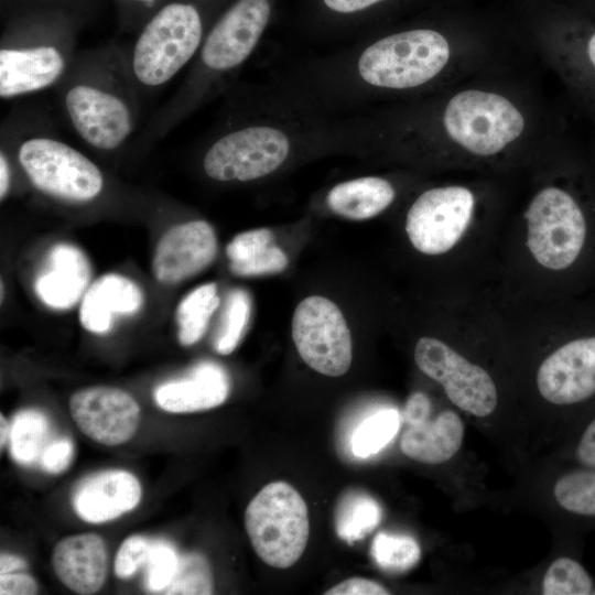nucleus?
I'll list each match as a JSON object with an SVG mask.
<instances>
[{"label": "nucleus", "mask_w": 595, "mask_h": 595, "mask_svg": "<svg viewBox=\"0 0 595 595\" xmlns=\"http://www.w3.org/2000/svg\"><path fill=\"white\" fill-rule=\"evenodd\" d=\"M44 262L34 282L37 298L48 307L71 309L88 289L91 268L86 255L76 246L57 244Z\"/></svg>", "instance_id": "nucleus-15"}, {"label": "nucleus", "mask_w": 595, "mask_h": 595, "mask_svg": "<svg viewBox=\"0 0 595 595\" xmlns=\"http://www.w3.org/2000/svg\"><path fill=\"white\" fill-rule=\"evenodd\" d=\"M0 426H1L0 445L1 447H3V445L9 440L10 426L8 425V422L2 414L0 415Z\"/></svg>", "instance_id": "nucleus-42"}, {"label": "nucleus", "mask_w": 595, "mask_h": 595, "mask_svg": "<svg viewBox=\"0 0 595 595\" xmlns=\"http://www.w3.org/2000/svg\"><path fill=\"white\" fill-rule=\"evenodd\" d=\"M121 2L139 3L147 7H152L158 0H119Z\"/></svg>", "instance_id": "nucleus-44"}, {"label": "nucleus", "mask_w": 595, "mask_h": 595, "mask_svg": "<svg viewBox=\"0 0 595 595\" xmlns=\"http://www.w3.org/2000/svg\"><path fill=\"white\" fill-rule=\"evenodd\" d=\"M74 456V444L69 439L61 437L50 442L40 457L41 466L51 474L64 472Z\"/></svg>", "instance_id": "nucleus-34"}, {"label": "nucleus", "mask_w": 595, "mask_h": 595, "mask_svg": "<svg viewBox=\"0 0 595 595\" xmlns=\"http://www.w3.org/2000/svg\"><path fill=\"white\" fill-rule=\"evenodd\" d=\"M50 432L47 418L29 409L18 412L10 425V452L15 462L30 465L40 461Z\"/></svg>", "instance_id": "nucleus-25"}, {"label": "nucleus", "mask_w": 595, "mask_h": 595, "mask_svg": "<svg viewBox=\"0 0 595 595\" xmlns=\"http://www.w3.org/2000/svg\"><path fill=\"white\" fill-rule=\"evenodd\" d=\"M594 582L584 566L574 559L561 556L548 567L543 582L544 595H589Z\"/></svg>", "instance_id": "nucleus-30"}, {"label": "nucleus", "mask_w": 595, "mask_h": 595, "mask_svg": "<svg viewBox=\"0 0 595 595\" xmlns=\"http://www.w3.org/2000/svg\"><path fill=\"white\" fill-rule=\"evenodd\" d=\"M593 594H595V588H594V592H593Z\"/></svg>", "instance_id": "nucleus-45"}, {"label": "nucleus", "mask_w": 595, "mask_h": 595, "mask_svg": "<svg viewBox=\"0 0 595 595\" xmlns=\"http://www.w3.org/2000/svg\"><path fill=\"white\" fill-rule=\"evenodd\" d=\"M464 424L451 410L441 412L433 420L409 425L400 441L402 453L423 464H441L452 458L461 448Z\"/></svg>", "instance_id": "nucleus-20"}, {"label": "nucleus", "mask_w": 595, "mask_h": 595, "mask_svg": "<svg viewBox=\"0 0 595 595\" xmlns=\"http://www.w3.org/2000/svg\"><path fill=\"white\" fill-rule=\"evenodd\" d=\"M273 241V232L268 228L251 229L235 236L226 248L230 271L239 277L282 272L288 266V257Z\"/></svg>", "instance_id": "nucleus-22"}, {"label": "nucleus", "mask_w": 595, "mask_h": 595, "mask_svg": "<svg viewBox=\"0 0 595 595\" xmlns=\"http://www.w3.org/2000/svg\"><path fill=\"white\" fill-rule=\"evenodd\" d=\"M474 206V195L464 186L423 192L407 213L405 231L410 242L424 255L447 252L466 231Z\"/></svg>", "instance_id": "nucleus-8"}, {"label": "nucleus", "mask_w": 595, "mask_h": 595, "mask_svg": "<svg viewBox=\"0 0 595 595\" xmlns=\"http://www.w3.org/2000/svg\"><path fill=\"white\" fill-rule=\"evenodd\" d=\"M178 559L180 556L171 544L164 541L151 542L143 566L147 591L162 594L176 572Z\"/></svg>", "instance_id": "nucleus-32"}, {"label": "nucleus", "mask_w": 595, "mask_h": 595, "mask_svg": "<svg viewBox=\"0 0 595 595\" xmlns=\"http://www.w3.org/2000/svg\"><path fill=\"white\" fill-rule=\"evenodd\" d=\"M64 68L60 52L53 46L0 51V95L12 97L53 84Z\"/></svg>", "instance_id": "nucleus-18"}, {"label": "nucleus", "mask_w": 595, "mask_h": 595, "mask_svg": "<svg viewBox=\"0 0 595 595\" xmlns=\"http://www.w3.org/2000/svg\"><path fill=\"white\" fill-rule=\"evenodd\" d=\"M26 566V562L13 554L2 553L0 555V574L13 573Z\"/></svg>", "instance_id": "nucleus-40"}, {"label": "nucleus", "mask_w": 595, "mask_h": 595, "mask_svg": "<svg viewBox=\"0 0 595 595\" xmlns=\"http://www.w3.org/2000/svg\"><path fill=\"white\" fill-rule=\"evenodd\" d=\"M151 542L142 536H130L119 547L115 559V573L119 578L131 577L144 566Z\"/></svg>", "instance_id": "nucleus-33"}, {"label": "nucleus", "mask_w": 595, "mask_h": 595, "mask_svg": "<svg viewBox=\"0 0 595 595\" xmlns=\"http://www.w3.org/2000/svg\"><path fill=\"white\" fill-rule=\"evenodd\" d=\"M527 247L542 267L563 271L583 256L589 239L588 219L578 202L558 186L542 188L526 210Z\"/></svg>", "instance_id": "nucleus-3"}, {"label": "nucleus", "mask_w": 595, "mask_h": 595, "mask_svg": "<svg viewBox=\"0 0 595 595\" xmlns=\"http://www.w3.org/2000/svg\"><path fill=\"white\" fill-rule=\"evenodd\" d=\"M65 101L76 131L97 149L117 148L131 131L127 106L111 94L78 85L67 93Z\"/></svg>", "instance_id": "nucleus-13"}, {"label": "nucleus", "mask_w": 595, "mask_h": 595, "mask_svg": "<svg viewBox=\"0 0 595 595\" xmlns=\"http://www.w3.org/2000/svg\"><path fill=\"white\" fill-rule=\"evenodd\" d=\"M203 37V20L191 2L163 6L145 24L133 51V72L149 86L172 78L195 54Z\"/></svg>", "instance_id": "nucleus-4"}, {"label": "nucleus", "mask_w": 595, "mask_h": 595, "mask_svg": "<svg viewBox=\"0 0 595 595\" xmlns=\"http://www.w3.org/2000/svg\"><path fill=\"white\" fill-rule=\"evenodd\" d=\"M245 528L260 560L288 569L299 561L309 541L306 502L289 483H269L247 506Z\"/></svg>", "instance_id": "nucleus-2"}, {"label": "nucleus", "mask_w": 595, "mask_h": 595, "mask_svg": "<svg viewBox=\"0 0 595 595\" xmlns=\"http://www.w3.org/2000/svg\"><path fill=\"white\" fill-rule=\"evenodd\" d=\"M385 0H322L324 7L336 14L360 13Z\"/></svg>", "instance_id": "nucleus-39"}, {"label": "nucleus", "mask_w": 595, "mask_h": 595, "mask_svg": "<svg viewBox=\"0 0 595 595\" xmlns=\"http://www.w3.org/2000/svg\"><path fill=\"white\" fill-rule=\"evenodd\" d=\"M419 369L441 383L447 398L461 410L476 416L490 414L498 402L495 382L478 365L433 337H421L414 348Z\"/></svg>", "instance_id": "nucleus-9"}, {"label": "nucleus", "mask_w": 595, "mask_h": 595, "mask_svg": "<svg viewBox=\"0 0 595 595\" xmlns=\"http://www.w3.org/2000/svg\"><path fill=\"white\" fill-rule=\"evenodd\" d=\"M10 185V171L4 155L0 156V196L3 198Z\"/></svg>", "instance_id": "nucleus-41"}, {"label": "nucleus", "mask_w": 595, "mask_h": 595, "mask_svg": "<svg viewBox=\"0 0 595 595\" xmlns=\"http://www.w3.org/2000/svg\"><path fill=\"white\" fill-rule=\"evenodd\" d=\"M217 253L210 224L192 220L171 227L159 240L152 268L156 280L175 284L207 268Z\"/></svg>", "instance_id": "nucleus-12"}, {"label": "nucleus", "mask_w": 595, "mask_h": 595, "mask_svg": "<svg viewBox=\"0 0 595 595\" xmlns=\"http://www.w3.org/2000/svg\"><path fill=\"white\" fill-rule=\"evenodd\" d=\"M334 518L338 537L353 543L363 539L379 524L381 508L368 494L348 490L339 498Z\"/></svg>", "instance_id": "nucleus-23"}, {"label": "nucleus", "mask_w": 595, "mask_h": 595, "mask_svg": "<svg viewBox=\"0 0 595 595\" xmlns=\"http://www.w3.org/2000/svg\"><path fill=\"white\" fill-rule=\"evenodd\" d=\"M141 496L140 482L133 474L111 469L86 478L73 495V507L84 521L101 523L133 510Z\"/></svg>", "instance_id": "nucleus-14"}, {"label": "nucleus", "mask_w": 595, "mask_h": 595, "mask_svg": "<svg viewBox=\"0 0 595 595\" xmlns=\"http://www.w3.org/2000/svg\"><path fill=\"white\" fill-rule=\"evenodd\" d=\"M442 122L455 143L479 156L502 151L524 129L522 113L509 99L477 89L454 95L445 106Z\"/></svg>", "instance_id": "nucleus-5"}, {"label": "nucleus", "mask_w": 595, "mask_h": 595, "mask_svg": "<svg viewBox=\"0 0 595 595\" xmlns=\"http://www.w3.org/2000/svg\"><path fill=\"white\" fill-rule=\"evenodd\" d=\"M69 412L86 436L108 446L130 441L141 416L140 407L130 393L106 386L76 391L69 399Z\"/></svg>", "instance_id": "nucleus-11"}, {"label": "nucleus", "mask_w": 595, "mask_h": 595, "mask_svg": "<svg viewBox=\"0 0 595 595\" xmlns=\"http://www.w3.org/2000/svg\"><path fill=\"white\" fill-rule=\"evenodd\" d=\"M229 389V378L221 366L201 361L185 377L160 385L154 400L166 412L192 413L223 404Z\"/></svg>", "instance_id": "nucleus-17"}, {"label": "nucleus", "mask_w": 595, "mask_h": 595, "mask_svg": "<svg viewBox=\"0 0 595 595\" xmlns=\"http://www.w3.org/2000/svg\"><path fill=\"white\" fill-rule=\"evenodd\" d=\"M292 338L303 361L313 370L339 377L353 359L350 331L338 306L331 300L311 295L294 310Z\"/></svg>", "instance_id": "nucleus-6"}, {"label": "nucleus", "mask_w": 595, "mask_h": 595, "mask_svg": "<svg viewBox=\"0 0 595 595\" xmlns=\"http://www.w3.org/2000/svg\"><path fill=\"white\" fill-rule=\"evenodd\" d=\"M327 115L289 82L269 86L266 116L218 138L203 167L216 181L248 182L284 165L300 145H329Z\"/></svg>", "instance_id": "nucleus-1"}, {"label": "nucleus", "mask_w": 595, "mask_h": 595, "mask_svg": "<svg viewBox=\"0 0 595 595\" xmlns=\"http://www.w3.org/2000/svg\"><path fill=\"white\" fill-rule=\"evenodd\" d=\"M19 161L35 187L57 198L86 202L102 188L99 169L84 154L56 140L34 138L23 142Z\"/></svg>", "instance_id": "nucleus-7"}, {"label": "nucleus", "mask_w": 595, "mask_h": 595, "mask_svg": "<svg viewBox=\"0 0 595 595\" xmlns=\"http://www.w3.org/2000/svg\"><path fill=\"white\" fill-rule=\"evenodd\" d=\"M586 51L592 65L595 67V33L589 37Z\"/></svg>", "instance_id": "nucleus-43"}, {"label": "nucleus", "mask_w": 595, "mask_h": 595, "mask_svg": "<svg viewBox=\"0 0 595 595\" xmlns=\"http://www.w3.org/2000/svg\"><path fill=\"white\" fill-rule=\"evenodd\" d=\"M554 497L566 511L595 518V468H582L562 475L554 485Z\"/></svg>", "instance_id": "nucleus-28"}, {"label": "nucleus", "mask_w": 595, "mask_h": 595, "mask_svg": "<svg viewBox=\"0 0 595 595\" xmlns=\"http://www.w3.org/2000/svg\"><path fill=\"white\" fill-rule=\"evenodd\" d=\"M271 0H235L210 29L201 60L213 73L240 66L255 51L271 17Z\"/></svg>", "instance_id": "nucleus-10"}, {"label": "nucleus", "mask_w": 595, "mask_h": 595, "mask_svg": "<svg viewBox=\"0 0 595 595\" xmlns=\"http://www.w3.org/2000/svg\"><path fill=\"white\" fill-rule=\"evenodd\" d=\"M396 198L392 184L380 176H361L333 186L325 198L328 209L351 220L372 218Z\"/></svg>", "instance_id": "nucleus-21"}, {"label": "nucleus", "mask_w": 595, "mask_h": 595, "mask_svg": "<svg viewBox=\"0 0 595 595\" xmlns=\"http://www.w3.org/2000/svg\"><path fill=\"white\" fill-rule=\"evenodd\" d=\"M575 455L584 467L595 468V416L588 422L577 442Z\"/></svg>", "instance_id": "nucleus-37"}, {"label": "nucleus", "mask_w": 595, "mask_h": 595, "mask_svg": "<svg viewBox=\"0 0 595 595\" xmlns=\"http://www.w3.org/2000/svg\"><path fill=\"white\" fill-rule=\"evenodd\" d=\"M58 580L77 594L99 591L108 573V552L101 537L80 533L62 539L52 553Z\"/></svg>", "instance_id": "nucleus-16"}, {"label": "nucleus", "mask_w": 595, "mask_h": 595, "mask_svg": "<svg viewBox=\"0 0 595 595\" xmlns=\"http://www.w3.org/2000/svg\"><path fill=\"white\" fill-rule=\"evenodd\" d=\"M219 303L214 282L195 288L180 302L175 317L178 340L183 346L194 345L204 336Z\"/></svg>", "instance_id": "nucleus-24"}, {"label": "nucleus", "mask_w": 595, "mask_h": 595, "mask_svg": "<svg viewBox=\"0 0 595 595\" xmlns=\"http://www.w3.org/2000/svg\"><path fill=\"white\" fill-rule=\"evenodd\" d=\"M213 591V574L207 559L192 552L180 556L176 572L162 594L207 595Z\"/></svg>", "instance_id": "nucleus-31"}, {"label": "nucleus", "mask_w": 595, "mask_h": 595, "mask_svg": "<svg viewBox=\"0 0 595 595\" xmlns=\"http://www.w3.org/2000/svg\"><path fill=\"white\" fill-rule=\"evenodd\" d=\"M251 309V298L246 290L232 289L227 293L213 335L215 351L229 355L237 348L249 324Z\"/></svg>", "instance_id": "nucleus-26"}, {"label": "nucleus", "mask_w": 595, "mask_h": 595, "mask_svg": "<svg viewBox=\"0 0 595 595\" xmlns=\"http://www.w3.org/2000/svg\"><path fill=\"white\" fill-rule=\"evenodd\" d=\"M430 411L429 398L422 392H415L407 400L403 420L408 425H414L428 420Z\"/></svg>", "instance_id": "nucleus-38"}, {"label": "nucleus", "mask_w": 595, "mask_h": 595, "mask_svg": "<svg viewBox=\"0 0 595 595\" xmlns=\"http://www.w3.org/2000/svg\"><path fill=\"white\" fill-rule=\"evenodd\" d=\"M400 414L382 409L366 418L354 431L350 448L356 457L366 458L381 451L397 434Z\"/></svg>", "instance_id": "nucleus-27"}, {"label": "nucleus", "mask_w": 595, "mask_h": 595, "mask_svg": "<svg viewBox=\"0 0 595 595\" xmlns=\"http://www.w3.org/2000/svg\"><path fill=\"white\" fill-rule=\"evenodd\" d=\"M325 595H387L390 592L380 583L365 578L350 577L337 583Z\"/></svg>", "instance_id": "nucleus-35"}, {"label": "nucleus", "mask_w": 595, "mask_h": 595, "mask_svg": "<svg viewBox=\"0 0 595 595\" xmlns=\"http://www.w3.org/2000/svg\"><path fill=\"white\" fill-rule=\"evenodd\" d=\"M370 552L376 564L389 573L411 570L421 556V549L413 538L387 532L375 537Z\"/></svg>", "instance_id": "nucleus-29"}, {"label": "nucleus", "mask_w": 595, "mask_h": 595, "mask_svg": "<svg viewBox=\"0 0 595 595\" xmlns=\"http://www.w3.org/2000/svg\"><path fill=\"white\" fill-rule=\"evenodd\" d=\"M39 591L36 581L22 573L0 574L1 595H33Z\"/></svg>", "instance_id": "nucleus-36"}, {"label": "nucleus", "mask_w": 595, "mask_h": 595, "mask_svg": "<svg viewBox=\"0 0 595 595\" xmlns=\"http://www.w3.org/2000/svg\"><path fill=\"white\" fill-rule=\"evenodd\" d=\"M143 304L140 288L130 279L109 273L97 279L85 292L79 320L85 329L107 333L116 314H133Z\"/></svg>", "instance_id": "nucleus-19"}]
</instances>
